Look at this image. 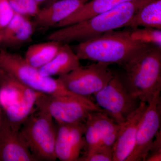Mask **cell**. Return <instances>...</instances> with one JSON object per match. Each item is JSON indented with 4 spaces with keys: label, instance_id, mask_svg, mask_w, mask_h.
<instances>
[{
    "label": "cell",
    "instance_id": "obj_16",
    "mask_svg": "<svg viewBox=\"0 0 161 161\" xmlns=\"http://www.w3.org/2000/svg\"><path fill=\"white\" fill-rule=\"evenodd\" d=\"M27 17L15 13L8 25L1 31L2 42L19 46L29 41L33 34V24Z\"/></svg>",
    "mask_w": 161,
    "mask_h": 161
},
{
    "label": "cell",
    "instance_id": "obj_6",
    "mask_svg": "<svg viewBox=\"0 0 161 161\" xmlns=\"http://www.w3.org/2000/svg\"><path fill=\"white\" fill-rule=\"evenodd\" d=\"M36 106L46 112L58 125L85 123L89 115L95 111H103L88 97L80 95H41Z\"/></svg>",
    "mask_w": 161,
    "mask_h": 161
},
{
    "label": "cell",
    "instance_id": "obj_11",
    "mask_svg": "<svg viewBox=\"0 0 161 161\" xmlns=\"http://www.w3.org/2000/svg\"><path fill=\"white\" fill-rule=\"evenodd\" d=\"M147 103L140 102L139 105L119 124L117 138L112 148V161H126L135 147L139 125Z\"/></svg>",
    "mask_w": 161,
    "mask_h": 161
},
{
    "label": "cell",
    "instance_id": "obj_3",
    "mask_svg": "<svg viewBox=\"0 0 161 161\" xmlns=\"http://www.w3.org/2000/svg\"><path fill=\"white\" fill-rule=\"evenodd\" d=\"M122 67L125 84L140 102L149 103L161 90V47L151 45Z\"/></svg>",
    "mask_w": 161,
    "mask_h": 161
},
{
    "label": "cell",
    "instance_id": "obj_28",
    "mask_svg": "<svg viewBox=\"0 0 161 161\" xmlns=\"http://www.w3.org/2000/svg\"><path fill=\"white\" fill-rule=\"evenodd\" d=\"M35 1L40 6V5H46V6H47L52 3H54V2H56V1H58V0H35Z\"/></svg>",
    "mask_w": 161,
    "mask_h": 161
},
{
    "label": "cell",
    "instance_id": "obj_29",
    "mask_svg": "<svg viewBox=\"0 0 161 161\" xmlns=\"http://www.w3.org/2000/svg\"><path fill=\"white\" fill-rule=\"evenodd\" d=\"M2 108L1 107V104H0V125H1V121H2V115H3V112H2Z\"/></svg>",
    "mask_w": 161,
    "mask_h": 161
},
{
    "label": "cell",
    "instance_id": "obj_7",
    "mask_svg": "<svg viewBox=\"0 0 161 161\" xmlns=\"http://www.w3.org/2000/svg\"><path fill=\"white\" fill-rule=\"evenodd\" d=\"M93 95L95 104L118 124L123 123L140 103L130 93L124 80L116 74Z\"/></svg>",
    "mask_w": 161,
    "mask_h": 161
},
{
    "label": "cell",
    "instance_id": "obj_12",
    "mask_svg": "<svg viewBox=\"0 0 161 161\" xmlns=\"http://www.w3.org/2000/svg\"><path fill=\"white\" fill-rule=\"evenodd\" d=\"M37 161L3 112L0 125V161Z\"/></svg>",
    "mask_w": 161,
    "mask_h": 161
},
{
    "label": "cell",
    "instance_id": "obj_1",
    "mask_svg": "<svg viewBox=\"0 0 161 161\" xmlns=\"http://www.w3.org/2000/svg\"><path fill=\"white\" fill-rule=\"evenodd\" d=\"M152 0H133L78 23L60 27L47 36V40L62 43H79L124 27L136 12Z\"/></svg>",
    "mask_w": 161,
    "mask_h": 161
},
{
    "label": "cell",
    "instance_id": "obj_25",
    "mask_svg": "<svg viewBox=\"0 0 161 161\" xmlns=\"http://www.w3.org/2000/svg\"><path fill=\"white\" fill-rule=\"evenodd\" d=\"M85 123L84 138L86 150L103 147L98 132L88 116Z\"/></svg>",
    "mask_w": 161,
    "mask_h": 161
},
{
    "label": "cell",
    "instance_id": "obj_24",
    "mask_svg": "<svg viewBox=\"0 0 161 161\" xmlns=\"http://www.w3.org/2000/svg\"><path fill=\"white\" fill-rule=\"evenodd\" d=\"M113 158L112 150L104 147L86 150L84 156L78 161H112Z\"/></svg>",
    "mask_w": 161,
    "mask_h": 161
},
{
    "label": "cell",
    "instance_id": "obj_13",
    "mask_svg": "<svg viewBox=\"0 0 161 161\" xmlns=\"http://www.w3.org/2000/svg\"><path fill=\"white\" fill-rule=\"evenodd\" d=\"M90 0H58L40 9L35 24L40 27L56 26Z\"/></svg>",
    "mask_w": 161,
    "mask_h": 161
},
{
    "label": "cell",
    "instance_id": "obj_8",
    "mask_svg": "<svg viewBox=\"0 0 161 161\" xmlns=\"http://www.w3.org/2000/svg\"><path fill=\"white\" fill-rule=\"evenodd\" d=\"M109 65L96 62L86 66L80 65L58 78L69 92L87 97L101 90L113 78L114 74Z\"/></svg>",
    "mask_w": 161,
    "mask_h": 161
},
{
    "label": "cell",
    "instance_id": "obj_27",
    "mask_svg": "<svg viewBox=\"0 0 161 161\" xmlns=\"http://www.w3.org/2000/svg\"><path fill=\"white\" fill-rule=\"evenodd\" d=\"M161 161V133L159 131L156 135L145 161Z\"/></svg>",
    "mask_w": 161,
    "mask_h": 161
},
{
    "label": "cell",
    "instance_id": "obj_4",
    "mask_svg": "<svg viewBox=\"0 0 161 161\" xmlns=\"http://www.w3.org/2000/svg\"><path fill=\"white\" fill-rule=\"evenodd\" d=\"M0 71L44 95H78L67 89L58 78L42 75L39 69L27 63L24 58L4 50L0 51Z\"/></svg>",
    "mask_w": 161,
    "mask_h": 161
},
{
    "label": "cell",
    "instance_id": "obj_23",
    "mask_svg": "<svg viewBox=\"0 0 161 161\" xmlns=\"http://www.w3.org/2000/svg\"><path fill=\"white\" fill-rule=\"evenodd\" d=\"M15 13L25 16L35 17L39 11L40 6L35 0H8Z\"/></svg>",
    "mask_w": 161,
    "mask_h": 161
},
{
    "label": "cell",
    "instance_id": "obj_22",
    "mask_svg": "<svg viewBox=\"0 0 161 161\" xmlns=\"http://www.w3.org/2000/svg\"><path fill=\"white\" fill-rule=\"evenodd\" d=\"M130 37L143 44L161 47V29L151 27H138L129 30Z\"/></svg>",
    "mask_w": 161,
    "mask_h": 161
},
{
    "label": "cell",
    "instance_id": "obj_26",
    "mask_svg": "<svg viewBox=\"0 0 161 161\" xmlns=\"http://www.w3.org/2000/svg\"><path fill=\"white\" fill-rule=\"evenodd\" d=\"M15 14L8 0H0V31L8 25Z\"/></svg>",
    "mask_w": 161,
    "mask_h": 161
},
{
    "label": "cell",
    "instance_id": "obj_17",
    "mask_svg": "<svg viewBox=\"0 0 161 161\" xmlns=\"http://www.w3.org/2000/svg\"><path fill=\"white\" fill-rule=\"evenodd\" d=\"M132 1L133 0H90L55 27L59 28L69 26Z\"/></svg>",
    "mask_w": 161,
    "mask_h": 161
},
{
    "label": "cell",
    "instance_id": "obj_21",
    "mask_svg": "<svg viewBox=\"0 0 161 161\" xmlns=\"http://www.w3.org/2000/svg\"><path fill=\"white\" fill-rule=\"evenodd\" d=\"M0 80V104L3 110L19 100L26 87L1 71Z\"/></svg>",
    "mask_w": 161,
    "mask_h": 161
},
{
    "label": "cell",
    "instance_id": "obj_10",
    "mask_svg": "<svg viewBox=\"0 0 161 161\" xmlns=\"http://www.w3.org/2000/svg\"><path fill=\"white\" fill-rule=\"evenodd\" d=\"M85 123L58 125L55 144L57 159L61 161H78L81 150L86 147Z\"/></svg>",
    "mask_w": 161,
    "mask_h": 161
},
{
    "label": "cell",
    "instance_id": "obj_5",
    "mask_svg": "<svg viewBox=\"0 0 161 161\" xmlns=\"http://www.w3.org/2000/svg\"><path fill=\"white\" fill-rule=\"evenodd\" d=\"M19 132L37 160H57L55 153L57 128L48 113L39 109L33 112L22 125Z\"/></svg>",
    "mask_w": 161,
    "mask_h": 161
},
{
    "label": "cell",
    "instance_id": "obj_15",
    "mask_svg": "<svg viewBox=\"0 0 161 161\" xmlns=\"http://www.w3.org/2000/svg\"><path fill=\"white\" fill-rule=\"evenodd\" d=\"M80 59L68 43H63L59 52L50 62L39 69L42 75L58 77L69 74L80 65Z\"/></svg>",
    "mask_w": 161,
    "mask_h": 161
},
{
    "label": "cell",
    "instance_id": "obj_9",
    "mask_svg": "<svg viewBox=\"0 0 161 161\" xmlns=\"http://www.w3.org/2000/svg\"><path fill=\"white\" fill-rule=\"evenodd\" d=\"M161 90L149 103L139 125L135 147L126 161H145L149 149L160 129Z\"/></svg>",
    "mask_w": 161,
    "mask_h": 161
},
{
    "label": "cell",
    "instance_id": "obj_19",
    "mask_svg": "<svg viewBox=\"0 0 161 161\" xmlns=\"http://www.w3.org/2000/svg\"><path fill=\"white\" fill-rule=\"evenodd\" d=\"M88 117L98 132L102 146L112 150L117 138L120 125L103 112H91Z\"/></svg>",
    "mask_w": 161,
    "mask_h": 161
},
{
    "label": "cell",
    "instance_id": "obj_18",
    "mask_svg": "<svg viewBox=\"0 0 161 161\" xmlns=\"http://www.w3.org/2000/svg\"><path fill=\"white\" fill-rule=\"evenodd\" d=\"M124 27L161 29V0H152L142 6Z\"/></svg>",
    "mask_w": 161,
    "mask_h": 161
},
{
    "label": "cell",
    "instance_id": "obj_30",
    "mask_svg": "<svg viewBox=\"0 0 161 161\" xmlns=\"http://www.w3.org/2000/svg\"><path fill=\"white\" fill-rule=\"evenodd\" d=\"M2 42V35H1V32H0V43Z\"/></svg>",
    "mask_w": 161,
    "mask_h": 161
},
{
    "label": "cell",
    "instance_id": "obj_14",
    "mask_svg": "<svg viewBox=\"0 0 161 161\" xmlns=\"http://www.w3.org/2000/svg\"><path fill=\"white\" fill-rule=\"evenodd\" d=\"M43 94L26 87L21 98L3 110V113L13 129L19 130L33 112L38 98Z\"/></svg>",
    "mask_w": 161,
    "mask_h": 161
},
{
    "label": "cell",
    "instance_id": "obj_2",
    "mask_svg": "<svg viewBox=\"0 0 161 161\" xmlns=\"http://www.w3.org/2000/svg\"><path fill=\"white\" fill-rule=\"evenodd\" d=\"M151 45L133 41L129 30H114L80 42L75 46V52L80 60L122 66Z\"/></svg>",
    "mask_w": 161,
    "mask_h": 161
},
{
    "label": "cell",
    "instance_id": "obj_20",
    "mask_svg": "<svg viewBox=\"0 0 161 161\" xmlns=\"http://www.w3.org/2000/svg\"><path fill=\"white\" fill-rule=\"evenodd\" d=\"M62 44L53 40L33 44L26 50L24 60L31 66L40 68L54 58Z\"/></svg>",
    "mask_w": 161,
    "mask_h": 161
}]
</instances>
